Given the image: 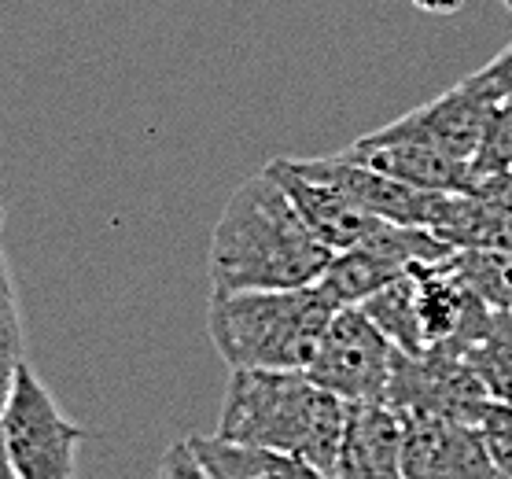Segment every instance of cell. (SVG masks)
Segmentation results:
<instances>
[{"mask_svg": "<svg viewBox=\"0 0 512 479\" xmlns=\"http://www.w3.org/2000/svg\"><path fill=\"white\" fill-rule=\"evenodd\" d=\"M332 262L284 188L262 170L236 185L210 233V295L291 292L321 281Z\"/></svg>", "mask_w": 512, "mask_h": 479, "instance_id": "1", "label": "cell"}, {"mask_svg": "<svg viewBox=\"0 0 512 479\" xmlns=\"http://www.w3.org/2000/svg\"><path fill=\"white\" fill-rule=\"evenodd\" d=\"M347 417V402L317 387L306 373L233 369L214 435L240 446L291 454L332 479Z\"/></svg>", "mask_w": 512, "mask_h": 479, "instance_id": "2", "label": "cell"}, {"mask_svg": "<svg viewBox=\"0 0 512 479\" xmlns=\"http://www.w3.org/2000/svg\"><path fill=\"white\" fill-rule=\"evenodd\" d=\"M336 310L317 284L291 292L210 295L207 332L229 369L306 373Z\"/></svg>", "mask_w": 512, "mask_h": 479, "instance_id": "3", "label": "cell"}, {"mask_svg": "<svg viewBox=\"0 0 512 479\" xmlns=\"http://www.w3.org/2000/svg\"><path fill=\"white\" fill-rule=\"evenodd\" d=\"M0 428L19 479H74L78 450L89 432L59 409L30 365L15 376L12 398L0 409Z\"/></svg>", "mask_w": 512, "mask_h": 479, "instance_id": "4", "label": "cell"}, {"mask_svg": "<svg viewBox=\"0 0 512 479\" xmlns=\"http://www.w3.org/2000/svg\"><path fill=\"white\" fill-rule=\"evenodd\" d=\"M391 358H395V347L384 339V332L358 306H339L306 376L317 387L343 398L347 406H369V402H384Z\"/></svg>", "mask_w": 512, "mask_h": 479, "instance_id": "5", "label": "cell"}, {"mask_svg": "<svg viewBox=\"0 0 512 479\" xmlns=\"http://www.w3.org/2000/svg\"><path fill=\"white\" fill-rule=\"evenodd\" d=\"M490 402H494L490 391L479 384V376L461 358L439 351H395L391 358V376L384 391V406L391 413H431V417H450V421L476 428Z\"/></svg>", "mask_w": 512, "mask_h": 479, "instance_id": "6", "label": "cell"}, {"mask_svg": "<svg viewBox=\"0 0 512 479\" xmlns=\"http://www.w3.org/2000/svg\"><path fill=\"white\" fill-rule=\"evenodd\" d=\"M494 100L487 93H479L476 85L457 82L454 89H446L443 96H435L428 104L413 107L402 118L387 122V126L365 133L358 141L365 144H420L431 152H443L450 159L472 163L479 152V141L487 133V122L494 115Z\"/></svg>", "mask_w": 512, "mask_h": 479, "instance_id": "7", "label": "cell"}, {"mask_svg": "<svg viewBox=\"0 0 512 479\" xmlns=\"http://www.w3.org/2000/svg\"><path fill=\"white\" fill-rule=\"evenodd\" d=\"M288 166L295 174L343 192L354 207H361V211L380 218V222L428 229V233H435V225L443 222L446 199H450V192H420V188L398 185L391 177L347 159L343 152L314 155V159H288Z\"/></svg>", "mask_w": 512, "mask_h": 479, "instance_id": "8", "label": "cell"}, {"mask_svg": "<svg viewBox=\"0 0 512 479\" xmlns=\"http://www.w3.org/2000/svg\"><path fill=\"white\" fill-rule=\"evenodd\" d=\"M398 424L406 479H501L472 424L431 413H398Z\"/></svg>", "mask_w": 512, "mask_h": 479, "instance_id": "9", "label": "cell"}, {"mask_svg": "<svg viewBox=\"0 0 512 479\" xmlns=\"http://www.w3.org/2000/svg\"><path fill=\"white\" fill-rule=\"evenodd\" d=\"M266 174L284 188V196L291 199V207L299 211L306 229H310L332 255L350 251V247H361L365 240H373L387 225V222H380V218H373V214H365L361 207H354V203H350L343 192H336V188L295 174L288 166V159H273V163L266 166Z\"/></svg>", "mask_w": 512, "mask_h": 479, "instance_id": "10", "label": "cell"}, {"mask_svg": "<svg viewBox=\"0 0 512 479\" xmlns=\"http://www.w3.org/2000/svg\"><path fill=\"white\" fill-rule=\"evenodd\" d=\"M450 251H512L509 174L479 177L468 192H450L435 233Z\"/></svg>", "mask_w": 512, "mask_h": 479, "instance_id": "11", "label": "cell"}, {"mask_svg": "<svg viewBox=\"0 0 512 479\" xmlns=\"http://www.w3.org/2000/svg\"><path fill=\"white\" fill-rule=\"evenodd\" d=\"M332 479H406L398 413H391L384 402L350 406Z\"/></svg>", "mask_w": 512, "mask_h": 479, "instance_id": "12", "label": "cell"}, {"mask_svg": "<svg viewBox=\"0 0 512 479\" xmlns=\"http://www.w3.org/2000/svg\"><path fill=\"white\" fill-rule=\"evenodd\" d=\"M343 155L361 166H369V170H376V174L391 177L398 185L420 188V192H468V188L476 185L472 163L450 159V155L420 148V144L354 141Z\"/></svg>", "mask_w": 512, "mask_h": 479, "instance_id": "13", "label": "cell"}, {"mask_svg": "<svg viewBox=\"0 0 512 479\" xmlns=\"http://www.w3.org/2000/svg\"><path fill=\"white\" fill-rule=\"evenodd\" d=\"M185 443L210 479H328L325 472H317L299 457L240 446L218 435H188Z\"/></svg>", "mask_w": 512, "mask_h": 479, "instance_id": "14", "label": "cell"}, {"mask_svg": "<svg viewBox=\"0 0 512 479\" xmlns=\"http://www.w3.org/2000/svg\"><path fill=\"white\" fill-rule=\"evenodd\" d=\"M461 362L479 376L494 402L512 406V310H494L487 332L461 354Z\"/></svg>", "mask_w": 512, "mask_h": 479, "instance_id": "15", "label": "cell"}, {"mask_svg": "<svg viewBox=\"0 0 512 479\" xmlns=\"http://www.w3.org/2000/svg\"><path fill=\"white\" fill-rule=\"evenodd\" d=\"M361 314L369 317L384 339L402 354H424V339H420L417 325V306H413V277H398L387 288H380L376 295H369L358 306Z\"/></svg>", "mask_w": 512, "mask_h": 479, "instance_id": "16", "label": "cell"}, {"mask_svg": "<svg viewBox=\"0 0 512 479\" xmlns=\"http://www.w3.org/2000/svg\"><path fill=\"white\" fill-rule=\"evenodd\" d=\"M450 266L490 310H512V251H454Z\"/></svg>", "mask_w": 512, "mask_h": 479, "instance_id": "17", "label": "cell"}, {"mask_svg": "<svg viewBox=\"0 0 512 479\" xmlns=\"http://www.w3.org/2000/svg\"><path fill=\"white\" fill-rule=\"evenodd\" d=\"M26 365V325H23V306L15 295L12 266L8 255L0 251V409L8 406L15 387V376Z\"/></svg>", "mask_w": 512, "mask_h": 479, "instance_id": "18", "label": "cell"}, {"mask_svg": "<svg viewBox=\"0 0 512 479\" xmlns=\"http://www.w3.org/2000/svg\"><path fill=\"white\" fill-rule=\"evenodd\" d=\"M512 170V100L498 104L487 122V133L479 141V152L472 159V174L479 177H501Z\"/></svg>", "mask_w": 512, "mask_h": 479, "instance_id": "19", "label": "cell"}, {"mask_svg": "<svg viewBox=\"0 0 512 479\" xmlns=\"http://www.w3.org/2000/svg\"><path fill=\"white\" fill-rule=\"evenodd\" d=\"M476 432L487 446L490 461L501 479H512V406L509 402H490L483 417L476 421Z\"/></svg>", "mask_w": 512, "mask_h": 479, "instance_id": "20", "label": "cell"}, {"mask_svg": "<svg viewBox=\"0 0 512 479\" xmlns=\"http://www.w3.org/2000/svg\"><path fill=\"white\" fill-rule=\"evenodd\" d=\"M468 82L476 85L479 93H487L494 104H509L512 100V45L501 48L483 71L468 74Z\"/></svg>", "mask_w": 512, "mask_h": 479, "instance_id": "21", "label": "cell"}, {"mask_svg": "<svg viewBox=\"0 0 512 479\" xmlns=\"http://www.w3.org/2000/svg\"><path fill=\"white\" fill-rule=\"evenodd\" d=\"M155 479H210L203 472V465L196 461V454L188 450V443H170L159 457V472Z\"/></svg>", "mask_w": 512, "mask_h": 479, "instance_id": "22", "label": "cell"}, {"mask_svg": "<svg viewBox=\"0 0 512 479\" xmlns=\"http://www.w3.org/2000/svg\"><path fill=\"white\" fill-rule=\"evenodd\" d=\"M409 4L428 15H454L465 8V0H409Z\"/></svg>", "mask_w": 512, "mask_h": 479, "instance_id": "23", "label": "cell"}, {"mask_svg": "<svg viewBox=\"0 0 512 479\" xmlns=\"http://www.w3.org/2000/svg\"><path fill=\"white\" fill-rule=\"evenodd\" d=\"M0 479H19L12 465V454H8V443H4V428H0Z\"/></svg>", "mask_w": 512, "mask_h": 479, "instance_id": "24", "label": "cell"}, {"mask_svg": "<svg viewBox=\"0 0 512 479\" xmlns=\"http://www.w3.org/2000/svg\"><path fill=\"white\" fill-rule=\"evenodd\" d=\"M501 4H505V8H509V12H512V0H501Z\"/></svg>", "mask_w": 512, "mask_h": 479, "instance_id": "25", "label": "cell"}, {"mask_svg": "<svg viewBox=\"0 0 512 479\" xmlns=\"http://www.w3.org/2000/svg\"><path fill=\"white\" fill-rule=\"evenodd\" d=\"M0 225H4V207H0Z\"/></svg>", "mask_w": 512, "mask_h": 479, "instance_id": "26", "label": "cell"}, {"mask_svg": "<svg viewBox=\"0 0 512 479\" xmlns=\"http://www.w3.org/2000/svg\"><path fill=\"white\" fill-rule=\"evenodd\" d=\"M509 185H512V170H509Z\"/></svg>", "mask_w": 512, "mask_h": 479, "instance_id": "27", "label": "cell"}]
</instances>
